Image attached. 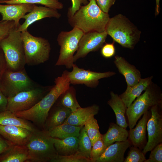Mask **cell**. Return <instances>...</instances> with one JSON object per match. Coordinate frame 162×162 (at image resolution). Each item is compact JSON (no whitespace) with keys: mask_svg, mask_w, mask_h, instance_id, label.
Returning a JSON list of instances; mask_svg holds the SVG:
<instances>
[{"mask_svg":"<svg viewBox=\"0 0 162 162\" xmlns=\"http://www.w3.org/2000/svg\"><path fill=\"white\" fill-rule=\"evenodd\" d=\"M7 68V63L3 51L0 48V81L2 76Z\"/></svg>","mask_w":162,"mask_h":162,"instance_id":"60d3db41","label":"cell"},{"mask_svg":"<svg viewBox=\"0 0 162 162\" xmlns=\"http://www.w3.org/2000/svg\"><path fill=\"white\" fill-rule=\"evenodd\" d=\"M34 4L20 3L3 5L0 4V13L2 21H13L16 26L20 25L19 21L27 13L31 12Z\"/></svg>","mask_w":162,"mask_h":162,"instance_id":"2e32d148","label":"cell"},{"mask_svg":"<svg viewBox=\"0 0 162 162\" xmlns=\"http://www.w3.org/2000/svg\"><path fill=\"white\" fill-rule=\"evenodd\" d=\"M7 104L8 98L0 89V112L7 110Z\"/></svg>","mask_w":162,"mask_h":162,"instance_id":"7bdbcfd3","label":"cell"},{"mask_svg":"<svg viewBox=\"0 0 162 162\" xmlns=\"http://www.w3.org/2000/svg\"><path fill=\"white\" fill-rule=\"evenodd\" d=\"M78 138V151L86 157L90 159V154L92 146L91 140L83 126L80 129Z\"/></svg>","mask_w":162,"mask_h":162,"instance_id":"4dcf8cb0","label":"cell"},{"mask_svg":"<svg viewBox=\"0 0 162 162\" xmlns=\"http://www.w3.org/2000/svg\"><path fill=\"white\" fill-rule=\"evenodd\" d=\"M160 0H156V6L155 15L156 16L158 15L160 12Z\"/></svg>","mask_w":162,"mask_h":162,"instance_id":"ee69618b","label":"cell"},{"mask_svg":"<svg viewBox=\"0 0 162 162\" xmlns=\"http://www.w3.org/2000/svg\"><path fill=\"white\" fill-rule=\"evenodd\" d=\"M18 28L11 31L0 41L7 68L14 71L25 69L26 64L21 32L17 30Z\"/></svg>","mask_w":162,"mask_h":162,"instance_id":"277c9868","label":"cell"},{"mask_svg":"<svg viewBox=\"0 0 162 162\" xmlns=\"http://www.w3.org/2000/svg\"><path fill=\"white\" fill-rule=\"evenodd\" d=\"M162 162V143L155 146L151 151L149 158L144 162Z\"/></svg>","mask_w":162,"mask_h":162,"instance_id":"8d00e7d4","label":"cell"},{"mask_svg":"<svg viewBox=\"0 0 162 162\" xmlns=\"http://www.w3.org/2000/svg\"><path fill=\"white\" fill-rule=\"evenodd\" d=\"M130 150L124 162H144L145 155L138 148L132 146L129 147Z\"/></svg>","mask_w":162,"mask_h":162,"instance_id":"e575fe53","label":"cell"},{"mask_svg":"<svg viewBox=\"0 0 162 162\" xmlns=\"http://www.w3.org/2000/svg\"><path fill=\"white\" fill-rule=\"evenodd\" d=\"M7 4L25 3L32 4H40L53 9H62L63 5L58 0H9L1 2Z\"/></svg>","mask_w":162,"mask_h":162,"instance_id":"f546056e","label":"cell"},{"mask_svg":"<svg viewBox=\"0 0 162 162\" xmlns=\"http://www.w3.org/2000/svg\"><path fill=\"white\" fill-rule=\"evenodd\" d=\"M6 1L7 0H0V3L2 2Z\"/></svg>","mask_w":162,"mask_h":162,"instance_id":"f6af8a7d","label":"cell"},{"mask_svg":"<svg viewBox=\"0 0 162 162\" xmlns=\"http://www.w3.org/2000/svg\"><path fill=\"white\" fill-rule=\"evenodd\" d=\"M162 94L152 82L144 92L136 98L127 108L126 114L130 129L134 128L139 119L146 112L155 105H161Z\"/></svg>","mask_w":162,"mask_h":162,"instance_id":"8992f818","label":"cell"},{"mask_svg":"<svg viewBox=\"0 0 162 162\" xmlns=\"http://www.w3.org/2000/svg\"><path fill=\"white\" fill-rule=\"evenodd\" d=\"M82 127L63 123L46 131L52 137L63 139L71 136L78 137Z\"/></svg>","mask_w":162,"mask_h":162,"instance_id":"484cf974","label":"cell"},{"mask_svg":"<svg viewBox=\"0 0 162 162\" xmlns=\"http://www.w3.org/2000/svg\"><path fill=\"white\" fill-rule=\"evenodd\" d=\"M26 146L28 150L29 161L50 162L58 154L52 137L45 130L37 129L32 132Z\"/></svg>","mask_w":162,"mask_h":162,"instance_id":"5b68a950","label":"cell"},{"mask_svg":"<svg viewBox=\"0 0 162 162\" xmlns=\"http://www.w3.org/2000/svg\"><path fill=\"white\" fill-rule=\"evenodd\" d=\"M151 116L150 110L146 112L135 128L130 129L128 140L131 145L142 150L146 143V133L147 122Z\"/></svg>","mask_w":162,"mask_h":162,"instance_id":"e0dca14e","label":"cell"},{"mask_svg":"<svg viewBox=\"0 0 162 162\" xmlns=\"http://www.w3.org/2000/svg\"><path fill=\"white\" fill-rule=\"evenodd\" d=\"M110 95V98L108 101L107 104L115 113L116 124L126 129L128 126L125 116L127 107L118 94L111 92Z\"/></svg>","mask_w":162,"mask_h":162,"instance_id":"603a6c76","label":"cell"},{"mask_svg":"<svg viewBox=\"0 0 162 162\" xmlns=\"http://www.w3.org/2000/svg\"><path fill=\"white\" fill-rule=\"evenodd\" d=\"M161 105H155L151 109V116L147 124L148 141L142 151L145 155L158 145L162 142Z\"/></svg>","mask_w":162,"mask_h":162,"instance_id":"8fae6325","label":"cell"},{"mask_svg":"<svg viewBox=\"0 0 162 162\" xmlns=\"http://www.w3.org/2000/svg\"><path fill=\"white\" fill-rule=\"evenodd\" d=\"M68 71L55 79V85L35 105L28 110L14 113L17 117L29 120L44 128L49 112L60 95L70 86Z\"/></svg>","mask_w":162,"mask_h":162,"instance_id":"6da1fadb","label":"cell"},{"mask_svg":"<svg viewBox=\"0 0 162 162\" xmlns=\"http://www.w3.org/2000/svg\"><path fill=\"white\" fill-rule=\"evenodd\" d=\"M59 97V104L69 109L72 112L81 107L76 99V90L73 86H70Z\"/></svg>","mask_w":162,"mask_h":162,"instance_id":"f1b7e54d","label":"cell"},{"mask_svg":"<svg viewBox=\"0 0 162 162\" xmlns=\"http://www.w3.org/2000/svg\"><path fill=\"white\" fill-rule=\"evenodd\" d=\"M84 128L89 137L92 146L101 136L97 120L94 116L89 118L85 123Z\"/></svg>","mask_w":162,"mask_h":162,"instance_id":"1f68e13d","label":"cell"},{"mask_svg":"<svg viewBox=\"0 0 162 162\" xmlns=\"http://www.w3.org/2000/svg\"><path fill=\"white\" fill-rule=\"evenodd\" d=\"M153 76L141 78L136 85L127 88L125 91L119 95L124 102L127 108L145 91L152 83Z\"/></svg>","mask_w":162,"mask_h":162,"instance_id":"44dd1931","label":"cell"},{"mask_svg":"<svg viewBox=\"0 0 162 162\" xmlns=\"http://www.w3.org/2000/svg\"><path fill=\"white\" fill-rule=\"evenodd\" d=\"M52 139L58 155H68L78 151V140L77 137L71 136L63 139L52 137Z\"/></svg>","mask_w":162,"mask_h":162,"instance_id":"d4e9b609","label":"cell"},{"mask_svg":"<svg viewBox=\"0 0 162 162\" xmlns=\"http://www.w3.org/2000/svg\"><path fill=\"white\" fill-rule=\"evenodd\" d=\"M29 160L26 146L13 144L0 155V162H24Z\"/></svg>","mask_w":162,"mask_h":162,"instance_id":"7402d4cb","label":"cell"},{"mask_svg":"<svg viewBox=\"0 0 162 162\" xmlns=\"http://www.w3.org/2000/svg\"><path fill=\"white\" fill-rule=\"evenodd\" d=\"M35 87L25 69L14 71L7 68L0 81V89L8 98Z\"/></svg>","mask_w":162,"mask_h":162,"instance_id":"9c48e42d","label":"cell"},{"mask_svg":"<svg viewBox=\"0 0 162 162\" xmlns=\"http://www.w3.org/2000/svg\"><path fill=\"white\" fill-rule=\"evenodd\" d=\"M96 3L104 12L108 13L111 7L113 5L116 0H95Z\"/></svg>","mask_w":162,"mask_h":162,"instance_id":"ab89813d","label":"cell"},{"mask_svg":"<svg viewBox=\"0 0 162 162\" xmlns=\"http://www.w3.org/2000/svg\"><path fill=\"white\" fill-rule=\"evenodd\" d=\"M32 132L27 128L20 126L0 125V134L14 145L26 146Z\"/></svg>","mask_w":162,"mask_h":162,"instance_id":"5bb4252c","label":"cell"},{"mask_svg":"<svg viewBox=\"0 0 162 162\" xmlns=\"http://www.w3.org/2000/svg\"><path fill=\"white\" fill-rule=\"evenodd\" d=\"M9 0H7V1Z\"/></svg>","mask_w":162,"mask_h":162,"instance_id":"bcb514c9","label":"cell"},{"mask_svg":"<svg viewBox=\"0 0 162 162\" xmlns=\"http://www.w3.org/2000/svg\"><path fill=\"white\" fill-rule=\"evenodd\" d=\"M51 162H91L87 158L78 151L76 153L68 155L58 154Z\"/></svg>","mask_w":162,"mask_h":162,"instance_id":"d6a6232c","label":"cell"},{"mask_svg":"<svg viewBox=\"0 0 162 162\" xmlns=\"http://www.w3.org/2000/svg\"><path fill=\"white\" fill-rule=\"evenodd\" d=\"M0 134V155L8 149L13 144Z\"/></svg>","mask_w":162,"mask_h":162,"instance_id":"b9f144b4","label":"cell"},{"mask_svg":"<svg viewBox=\"0 0 162 162\" xmlns=\"http://www.w3.org/2000/svg\"><path fill=\"white\" fill-rule=\"evenodd\" d=\"M106 148L104 144L102 134L92 146L90 157L91 162H95L104 153Z\"/></svg>","mask_w":162,"mask_h":162,"instance_id":"836d02e7","label":"cell"},{"mask_svg":"<svg viewBox=\"0 0 162 162\" xmlns=\"http://www.w3.org/2000/svg\"><path fill=\"white\" fill-rule=\"evenodd\" d=\"M71 112L70 110L59 104L50 116L47 118L45 124V130L47 131L63 124Z\"/></svg>","mask_w":162,"mask_h":162,"instance_id":"4316f807","label":"cell"},{"mask_svg":"<svg viewBox=\"0 0 162 162\" xmlns=\"http://www.w3.org/2000/svg\"><path fill=\"white\" fill-rule=\"evenodd\" d=\"M131 146L128 139L116 142L107 147L95 162H123L126 151Z\"/></svg>","mask_w":162,"mask_h":162,"instance_id":"ac0fdd59","label":"cell"},{"mask_svg":"<svg viewBox=\"0 0 162 162\" xmlns=\"http://www.w3.org/2000/svg\"><path fill=\"white\" fill-rule=\"evenodd\" d=\"M107 35L105 31L84 33L80 40L76 52L74 56V62L85 57L89 52L97 51L101 48Z\"/></svg>","mask_w":162,"mask_h":162,"instance_id":"4fadbf2b","label":"cell"},{"mask_svg":"<svg viewBox=\"0 0 162 162\" xmlns=\"http://www.w3.org/2000/svg\"><path fill=\"white\" fill-rule=\"evenodd\" d=\"M72 68V70L68 72L70 84H84L92 88H95L98 85L100 79L110 77L116 74L113 71L98 72L86 70L79 68L75 64Z\"/></svg>","mask_w":162,"mask_h":162,"instance_id":"7c38bea8","label":"cell"},{"mask_svg":"<svg viewBox=\"0 0 162 162\" xmlns=\"http://www.w3.org/2000/svg\"><path fill=\"white\" fill-rule=\"evenodd\" d=\"M61 16V14L57 10L46 6H38L34 4L32 10L23 17L25 21L20 25L17 30L21 32L27 30L28 27L32 24L44 18L53 17L59 19Z\"/></svg>","mask_w":162,"mask_h":162,"instance_id":"9a60e30c","label":"cell"},{"mask_svg":"<svg viewBox=\"0 0 162 162\" xmlns=\"http://www.w3.org/2000/svg\"><path fill=\"white\" fill-rule=\"evenodd\" d=\"M99 106L96 104L82 108L71 112L63 123L82 126L91 117L97 114L99 110Z\"/></svg>","mask_w":162,"mask_h":162,"instance_id":"ffe728a7","label":"cell"},{"mask_svg":"<svg viewBox=\"0 0 162 162\" xmlns=\"http://www.w3.org/2000/svg\"><path fill=\"white\" fill-rule=\"evenodd\" d=\"M21 34L26 64L37 65L49 59L51 47L48 40L34 36L27 30L21 32Z\"/></svg>","mask_w":162,"mask_h":162,"instance_id":"52a82bcc","label":"cell"},{"mask_svg":"<svg viewBox=\"0 0 162 162\" xmlns=\"http://www.w3.org/2000/svg\"><path fill=\"white\" fill-rule=\"evenodd\" d=\"M0 125L20 126L32 132L37 129L28 120L17 117L14 113L7 110L0 112Z\"/></svg>","mask_w":162,"mask_h":162,"instance_id":"83f0119b","label":"cell"},{"mask_svg":"<svg viewBox=\"0 0 162 162\" xmlns=\"http://www.w3.org/2000/svg\"><path fill=\"white\" fill-rule=\"evenodd\" d=\"M114 62L119 73L124 77L127 88L133 86L139 82L141 78V73L134 65L118 56H115Z\"/></svg>","mask_w":162,"mask_h":162,"instance_id":"d6986e66","label":"cell"},{"mask_svg":"<svg viewBox=\"0 0 162 162\" xmlns=\"http://www.w3.org/2000/svg\"><path fill=\"white\" fill-rule=\"evenodd\" d=\"M90 0H71L72 6L68 10V17L73 16L78 10L82 4H87Z\"/></svg>","mask_w":162,"mask_h":162,"instance_id":"f35d334b","label":"cell"},{"mask_svg":"<svg viewBox=\"0 0 162 162\" xmlns=\"http://www.w3.org/2000/svg\"><path fill=\"white\" fill-rule=\"evenodd\" d=\"M105 31L123 47L133 49L139 42L141 31L125 16L118 14L110 18Z\"/></svg>","mask_w":162,"mask_h":162,"instance_id":"3957f363","label":"cell"},{"mask_svg":"<svg viewBox=\"0 0 162 162\" xmlns=\"http://www.w3.org/2000/svg\"><path fill=\"white\" fill-rule=\"evenodd\" d=\"M18 28L13 21H0V41L14 29Z\"/></svg>","mask_w":162,"mask_h":162,"instance_id":"d590c367","label":"cell"},{"mask_svg":"<svg viewBox=\"0 0 162 162\" xmlns=\"http://www.w3.org/2000/svg\"><path fill=\"white\" fill-rule=\"evenodd\" d=\"M50 89L39 87L21 92L8 98L7 110L14 113L28 110L38 103Z\"/></svg>","mask_w":162,"mask_h":162,"instance_id":"30bf717a","label":"cell"},{"mask_svg":"<svg viewBox=\"0 0 162 162\" xmlns=\"http://www.w3.org/2000/svg\"><path fill=\"white\" fill-rule=\"evenodd\" d=\"M116 50L114 43H106L101 48V54L106 58H110L115 54Z\"/></svg>","mask_w":162,"mask_h":162,"instance_id":"74e56055","label":"cell"},{"mask_svg":"<svg viewBox=\"0 0 162 162\" xmlns=\"http://www.w3.org/2000/svg\"><path fill=\"white\" fill-rule=\"evenodd\" d=\"M84 34L76 28H73L69 31H62L59 34L57 40L60 48L55 65H64L68 69L72 68L74 53L78 49L80 40Z\"/></svg>","mask_w":162,"mask_h":162,"instance_id":"ba28073f","label":"cell"},{"mask_svg":"<svg viewBox=\"0 0 162 162\" xmlns=\"http://www.w3.org/2000/svg\"><path fill=\"white\" fill-rule=\"evenodd\" d=\"M68 17L71 26L80 29L84 33L105 31L110 18L108 14L103 11L98 6L95 0H90L86 5L81 6L73 16Z\"/></svg>","mask_w":162,"mask_h":162,"instance_id":"7a4b0ae2","label":"cell"},{"mask_svg":"<svg viewBox=\"0 0 162 162\" xmlns=\"http://www.w3.org/2000/svg\"><path fill=\"white\" fill-rule=\"evenodd\" d=\"M129 132L116 124L110 123L107 132L102 134L104 144L106 147L115 142L125 141L127 140Z\"/></svg>","mask_w":162,"mask_h":162,"instance_id":"cb8c5ba5","label":"cell"}]
</instances>
